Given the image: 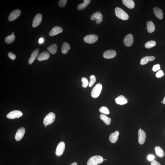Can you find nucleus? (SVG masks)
<instances>
[{
  "label": "nucleus",
  "mask_w": 165,
  "mask_h": 165,
  "mask_svg": "<svg viewBox=\"0 0 165 165\" xmlns=\"http://www.w3.org/2000/svg\"><path fill=\"white\" fill-rule=\"evenodd\" d=\"M104 161L102 157L100 156H95L91 157L88 160L87 165H98Z\"/></svg>",
  "instance_id": "1"
},
{
  "label": "nucleus",
  "mask_w": 165,
  "mask_h": 165,
  "mask_svg": "<svg viewBox=\"0 0 165 165\" xmlns=\"http://www.w3.org/2000/svg\"><path fill=\"white\" fill-rule=\"evenodd\" d=\"M115 12L117 17L122 20H127L129 18L128 14L120 8H116L115 9Z\"/></svg>",
  "instance_id": "2"
},
{
  "label": "nucleus",
  "mask_w": 165,
  "mask_h": 165,
  "mask_svg": "<svg viewBox=\"0 0 165 165\" xmlns=\"http://www.w3.org/2000/svg\"><path fill=\"white\" fill-rule=\"evenodd\" d=\"M102 88V85L100 83L97 84L94 87L91 92V96L94 98L98 97L101 93Z\"/></svg>",
  "instance_id": "3"
},
{
  "label": "nucleus",
  "mask_w": 165,
  "mask_h": 165,
  "mask_svg": "<svg viewBox=\"0 0 165 165\" xmlns=\"http://www.w3.org/2000/svg\"><path fill=\"white\" fill-rule=\"evenodd\" d=\"M55 119V116L53 112H50L46 116L44 119V123L45 125H48L53 122Z\"/></svg>",
  "instance_id": "4"
},
{
  "label": "nucleus",
  "mask_w": 165,
  "mask_h": 165,
  "mask_svg": "<svg viewBox=\"0 0 165 165\" xmlns=\"http://www.w3.org/2000/svg\"><path fill=\"white\" fill-rule=\"evenodd\" d=\"M98 39V36L96 35H88L84 38V41L87 43L92 44L97 42Z\"/></svg>",
  "instance_id": "5"
},
{
  "label": "nucleus",
  "mask_w": 165,
  "mask_h": 165,
  "mask_svg": "<svg viewBox=\"0 0 165 165\" xmlns=\"http://www.w3.org/2000/svg\"><path fill=\"white\" fill-rule=\"evenodd\" d=\"M103 15L99 11H97L92 15L90 18L92 20H96L97 24H99L102 21Z\"/></svg>",
  "instance_id": "6"
},
{
  "label": "nucleus",
  "mask_w": 165,
  "mask_h": 165,
  "mask_svg": "<svg viewBox=\"0 0 165 165\" xmlns=\"http://www.w3.org/2000/svg\"><path fill=\"white\" fill-rule=\"evenodd\" d=\"M23 115L22 112L19 110H14L9 112L7 115V118L9 119L18 118Z\"/></svg>",
  "instance_id": "7"
},
{
  "label": "nucleus",
  "mask_w": 165,
  "mask_h": 165,
  "mask_svg": "<svg viewBox=\"0 0 165 165\" xmlns=\"http://www.w3.org/2000/svg\"><path fill=\"white\" fill-rule=\"evenodd\" d=\"M21 12L20 9H16L14 10L9 14L8 17L9 21L12 22L16 19L21 14Z\"/></svg>",
  "instance_id": "8"
},
{
  "label": "nucleus",
  "mask_w": 165,
  "mask_h": 165,
  "mask_svg": "<svg viewBox=\"0 0 165 165\" xmlns=\"http://www.w3.org/2000/svg\"><path fill=\"white\" fill-rule=\"evenodd\" d=\"M134 41V38L131 34L127 35L125 36L123 40V43L126 46L129 47L131 46Z\"/></svg>",
  "instance_id": "9"
},
{
  "label": "nucleus",
  "mask_w": 165,
  "mask_h": 165,
  "mask_svg": "<svg viewBox=\"0 0 165 165\" xmlns=\"http://www.w3.org/2000/svg\"><path fill=\"white\" fill-rule=\"evenodd\" d=\"M65 145L64 142H61L59 143L57 146L55 152L57 156H59L62 155L65 150Z\"/></svg>",
  "instance_id": "10"
},
{
  "label": "nucleus",
  "mask_w": 165,
  "mask_h": 165,
  "mask_svg": "<svg viewBox=\"0 0 165 165\" xmlns=\"http://www.w3.org/2000/svg\"><path fill=\"white\" fill-rule=\"evenodd\" d=\"M138 142L140 145H142L145 142L146 140V133L141 128L138 131Z\"/></svg>",
  "instance_id": "11"
},
{
  "label": "nucleus",
  "mask_w": 165,
  "mask_h": 165,
  "mask_svg": "<svg viewBox=\"0 0 165 165\" xmlns=\"http://www.w3.org/2000/svg\"><path fill=\"white\" fill-rule=\"evenodd\" d=\"M42 15L40 14H38L33 19L32 26L33 28H36L40 25L42 22Z\"/></svg>",
  "instance_id": "12"
},
{
  "label": "nucleus",
  "mask_w": 165,
  "mask_h": 165,
  "mask_svg": "<svg viewBox=\"0 0 165 165\" xmlns=\"http://www.w3.org/2000/svg\"><path fill=\"white\" fill-rule=\"evenodd\" d=\"M25 132V128L23 127L20 128L17 131L15 136V139L17 141H19L23 138Z\"/></svg>",
  "instance_id": "13"
},
{
  "label": "nucleus",
  "mask_w": 165,
  "mask_h": 165,
  "mask_svg": "<svg viewBox=\"0 0 165 165\" xmlns=\"http://www.w3.org/2000/svg\"><path fill=\"white\" fill-rule=\"evenodd\" d=\"M116 55V52L115 50H110L105 52L103 54V56L106 59H111L115 57Z\"/></svg>",
  "instance_id": "14"
},
{
  "label": "nucleus",
  "mask_w": 165,
  "mask_h": 165,
  "mask_svg": "<svg viewBox=\"0 0 165 165\" xmlns=\"http://www.w3.org/2000/svg\"><path fill=\"white\" fill-rule=\"evenodd\" d=\"M63 28L59 26H55L52 28L49 33V35L53 36L63 32Z\"/></svg>",
  "instance_id": "15"
},
{
  "label": "nucleus",
  "mask_w": 165,
  "mask_h": 165,
  "mask_svg": "<svg viewBox=\"0 0 165 165\" xmlns=\"http://www.w3.org/2000/svg\"><path fill=\"white\" fill-rule=\"evenodd\" d=\"M39 51V48H37L33 51L31 54L30 57V58L29 60H28V64L31 65L34 62L38 55Z\"/></svg>",
  "instance_id": "16"
},
{
  "label": "nucleus",
  "mask_w": 165,
  "mask_h": 165,
  "mask_svg": "<svg viewBox=\"0 0 165 165\" xmlns=\"http://www.w3.org/2000/svg\"><path fill=\"white\" fill-rule=\"evenodd\" d=\"M116 102L120 105H123L128 103L127 99L122 95L119 96L115 99Z\"/></svg>",
  "instance_id": "17"
},
{
  "label": "nucleus",
  "mask_w": 165,
  "mask_h": 165,
  "mask_svg": "<svg viewBox=\"0 0 165 165\" xmlns=\"http://www.w3.org/2000/svg\"><path fill=\"white\" fill-rule=\"evenodd\" d=\"M50 55L48 52L44 51L41 53L38 56L37 60L39 61L47 60L49 58Z\"/></svg>",
  "instance_id": "18"
},
{
  "label": "nucleus",
  "mask_w": 165,
  "mask_h": 165,
  "mask_svg": "<svg viewBox=\"0 0 165 165\" xmlns=\"http://www.w3.org/2000/svg\"><path fill=\"white\" fill-rule=\"evenodd\" d=\"M155 57L153 56H147L143 58L141 60L140 64L141 65H145L147 64L148 62L153 61L155 59Z\"/></svg>",
  "instance_id": "19"
},
{
  "label": "nucleus",
  "mask_w": 165,
  "mask_h": 165,
  "mask_svg": "<svg viewBox=\"0 0 165 165\" xmlns=\"http://www.w3.org/2000/svg\"><path fill=\"white\" fill-rule=\"evenodd\" d=\"M119 133L118 131H116L115 132L112 133L109 137V140L112 143H114L118 140Z\"/></svg>",
  "instance_id": "20"
},
{
  "label": "nucleus",
  "mask_w": 165,
  "mask_h": 165,
  "mask_svg": "<svg viewBox=\"0 0 165 165\" xmlns=\"http://www.w3.org/2000/svg\"><path fill=\"white\" fill-rule=\"evenodd\" d=\"M122 2L124 5L129 9L134 8L135 4L133 0H123Z\"/></svg>",
  "instance_id": "21"
},
{
  "label": "nucleus",
  "mask_w": 165,
  "mask_h": 165,
  "mask_svg": "<svg viewBox=\"0 0 165 165\" xmlns=\"http://www.w3.org/2000/svg\"><path fill=\"white\" fill-rule=\"evenodd\" d=\"M153 12L156 16L159 19H162L163 17V13L161 9L155 7L154 8Z\"/></svg>",
  "instance_id": "22"
},
{
  "label": "nucleus",
  "mask_w": 165,
  "mask_h": 165,
  "mask_svg": "<svg viewBox=\"0 0 165 165\" xmlns=\"http://www.w3.org/2000/svg\"><path fill=\"white\" fill-rule=\"evenodd\" d=\"M84 3L79 4L78 6L77 9L79 11H81L85 9L88 7V5L91 2V0H84Z\"/></svg>",
  "instance_id": "23"
},
{
  "label": "nucleus",
  "mask_w": 165,
  "mask_h": 165,
  "mask_svg": "<svg viewBox=\"0 0 165 165\" xmlns=\"http://www.w3.org/2000/svg\"><path fill=\"white\" fill-rule=\"evenodd\" d=\"M155 151L157 156L160 158H163L164 156V152L161 147L159 146L156 147L155 148Z\"/></svg>",
  "instance_id": "24"
},
{
  "label": "nucleus",
  "mask_w": 165,
  "mask_h": 165,
  "mask_svg": "<svg viewBox=\"0 0 165 165\" xmlns=\"http://www.w3.org/2000/svg\"><path fill=\"white\" fill-rule=\"evenodd\" d=\"M58 46L56 44H53L47 47V49L52 55L55 54L57 50Z\"/></svg>",
  "instance_id": "25"
},
{
  "label": "nucleus",
  "mask_w": 165,
  "mask_h": 165,
  "mask_svg": "<svg viewBox=\"0 0 165 165\" xmlns=\"http://www.w3.org/2000/svg\"><path fill=\"white\" fill-rule=\"evenodd\" d=\"M147 30L150 33H153L155 30V26L154 23L151 21H149L147 22Z\"/></svg>",
  "instance_id": "26"
},
{
  "label": "nucleus",
  "mask_w": 165,
  "mask_h": 165,
  "mask_svg": "<svg viewBox=\"0 0 165 165\" xmlns=\"http://www.w3.org/2000/svg\"><path fill=\"white\" fill-rule=\"evenodd\" d=\"M70 49V46L69 44L66 42L63 43L61 47L62 53L63 54H66L67 53L68 50Z\"/></svg>",
  "instance_id": "27"
},
{
  "label": "nucleus",
  "mask_w": 165,
  "mask_h": 165,
  "mask_svg": "<svg viewBox=\"0 0 165 165\" xmlns=\"http://www.w3.org/2000/svg\"><path fill=\"white\" fill-rule=\"evenodd\" d=\"M100 118L105 123L106 125H109L110 124L111 119L105 115L101 114L100 116Z\"/></svg>",
  "instance_id": "28"
},
{
  "label": "nucleus",
  "mask_w": 165,
  "mask_h": 165,
  "mask_svg": "<svg viewBox=\"0 0 165 165\" xmlns=\"http://www.w3.org/2000/svg\"><path fill=\"white\" fill-rule=\"evenodd\" d=\"M15 36L14 34H12L10 36H7L5 39V42L7 44L12 43L15 41Z\"/></svg>",
  "instance_id": "29"
},
{
  "label": "nucleus",
  "mask_w": 165,
  "mask_h": 165,
  "mask_svg": "<svg viewBox=\"0 0 165 165\" xmlns=\"http://www.w3.org/2000/svg\"><path fill=\"white\" fill-rule=\"evenodd\" d=\"M156 45V42L155 41L150 40L146 43L145 46L146 48L150 49L155 46Z\"/></svg>",
  "instance_id": "30"
},
{
  "label": "nucleus",
  "mask_w": 165,
  "mask_h": 165,
  "mask_svg": "<svg viewBox=\"0 0 165 165\" xmlns=\"http://www.w3.org/2000/svg\"><path fill=\"white\" fill-rule=\"evenodd\" d=\"M96 77L94 75H91L90 77V81L89 84V86L91 87L96 81Z\"/></svg>",
  "instance_id": "31"
},
{
  "label": "nucleus",
  "mask_w": 165,
  "mask_h": 165,
  "mask_svg": "<svg viewBox=\"0 0 165 165\" xmlns=\"http://www.w3.org/2000/svg\"><path fill=\"white\" fill-rule=\"evenodd\" d=\"M99 110L101 113L105 114V115H108L110 113L108 109L105 107H101L100 108Z\"/></svg>",
  "instance_id": "32"
},
{
  "label": "nucleus",
  "mask_w": 165,
  "mask_h": 165,
  "mask_svg": "<svg viewBox=\"0 0 165 165\" xmlns=\"http://www.w3.org/2000/svg\"><path fill=\"white\" fill-rule=\"evenodd\" d=\"M81 81L82 82V86L84 88H86L88 87L89 82L88 79L86 78L83 77L81 79Z\"/></svg>",
  "instance_id": "33"
},
{
  "label": "nucleus",
  "mask_w": 165,
  "mask_h": 165,
  "mask_svg": "<svg viewBox=\"0 0 165 165\" xmlns=\"http://www.w3.org/2000/svg\"><path fill=\"white\" fill-rule=\"evenodd\" d=\"M67 0H60L59 1L58 5L60 7H64L67 2Z\"/></svg>",
  "instance_id": "34"
},
{
  "label": "nucleus",
  "mask_w": 165,
  "mask_h": 165,
  "mask_svg": "<svg viewBox=\"0 0 165 165\" xmlns=\"http://www.w3.org/2000/svg\"><path fill=\"white\" fill-rule=\"evenodd\" d=\"M8 55L9 57L12 60H15L16 58V56L12 52H9L8 54Z\"/></svg>",
  "instance_id": "35"
},
{
  "label": "nucleus",
  "mask_w": 165,
  "mask_h": 165,
  "mask_svg": "<svg viewBox=\"0 0 165 165\" xmlns=\"http://www.w3.org/2000/svg\"><path fill=\"white\" fill-rule=\"evenodd\" d=\"M164 74L163 71L162 70H160L156 74V77L157 78H161L163 76H164Z\"/></svg>",
  "instance_id": "36"
},
{
  "label": "nucleus",
  "mask_w": 165,
  "mask_h": 165,
  "mask_svg": "<svg viewBox=\"0 0 165 165\" xmlns=\"http://www.w3.org/2000/svg\"><path fill=\"white\" fill-rule=\"evenodd\" d=\"M160 69V67L159 64H157L153 66L152 69L154 72H156L157 71L159 70Z\"/></svg>",
  "instance_id": "37"
},
{
  "label": "nucleus",
  "mask_w": 165,
  "mask_h": 165,
  "mask_svg": "<svg viewBox=\"0 0 165 165\" xmlns=\"http://www.w3.org/2000/svg\"><path fill=\"white\" fill-rule=\"evenodd\" d=\"M155 157L153 155H148L147 157V159L149 161H153Z\"/></svg>",
  "instance_id": "38"
},
{
  "label": "nucleus",
  "mask_w": 165,
  "mask_h": 165,
  "mask_svg": "<svg viewBox=\"0 0 165 165\" xmlns=\"http://www.w3.org/2000/svg\"><path fill=\"white\" fill-rule=\"evenodd\" d=\"M151 165H161V164L158 161L154 160L152 161Z\"/></svg>",
  "instance_id": "39"
},
{
  "label": "nucleus",
  "mask_w": 165,
  "mask_h": 165,
  "mask_svg": "<svg viewBox=\"0 0 165 165\" xmlns=\"http://www.w3.org/2000/svg\"><path fill=\"white\" fill-rule=\"evenodd\" d=\"M44 39H43V38H40L39 39V43L41 44L42 43L44 42Z\"/></svg>",
  "instance_id": "40"
},
{
  "label": "nucleus",
  "mask_w": 165,
  "mask_h": 165,
  "mask_svg": "<svg viewBox=\"0 0 165 165\" xmlns=\"http://www.w3.org/2000/svg\"><path fill=\"white\" fill-rule=\"evenodd\" d=\"M70 165H77V163L75 162L73 163L72 164H71Z\"/></svg>",
  "instance_id": "41"
},
{
  "label": "nucleus",
  "mask_w": 165,
  "mask_h": 165,
  "mask_svg": "<svg viewBox=\"0 0 165 165\" xmlns=\"http://www.w3.org/2000/svg\"><path fill=\"white\" fill-rule=\"evenodd\" d=\"M162 102L163 104H165V96L164 99L163 100Z\"/></svg>",
  "instance_id": "42"
},
{
  "label": "nucleus",
  "mask_w": 165,
  "mask_h": 165,
  "mask_svg": "<svg viewBox=\"0 0 165 165\" xmlns=\"http://www.w3.org/2000/svg\"><path fill=\"white\" fill-rule=\"evenodd\" d=\"M46 126H47V125H45V127H46Z\"/></svg>",
  "instance_id": "43"
},
{
  "label": "nucleus",
  "mask_w": 165,
  "mask_h": 165,
  "mask_svg": "<svg viewBox=\"0 0 165 165\" xmlns=\"http://www.w3.org/2000/svg\"><path fill=\"white\" fill-rule=\"evenodd\" d=\"M14 33H13H13H12L13 34H14Z\"/></svg>",
  "instance_id": "44"
},
{
  "label": "nucleus",
  "mask_w": 165,
  "mask_h": 165,
  "mask_svg": "<svg viewBox=\"0 0 165 165\" xmlns=\"http://www.w3.org/2000/svg\"><path fill=\"white\" fill-rule=\"evenodd\" d=\"M105 161H106V159H105Z\"/></svg>",
  "instance_id": "45"
}]
</instances>
